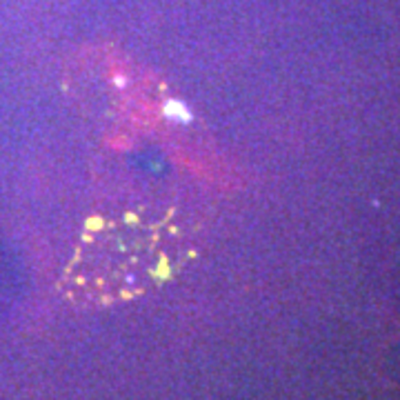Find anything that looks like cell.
I'll return each mask as SVG.
<instances>
[{
	"mask_svg": "<svg viewBox=\"0 0 400 400\" xmlns=\"http://www.w3.org/2000/svg\"><path fill=\"white\" fill-rule=\"evenodd\" d=\"M169 220L140 225L129 218L127 225L109 222L105 230L91 234L78 250V258H105L71 265V298L89 302L118 300L165 280L183 262L178 254L185 252L183 227H169Z\"/></svg>",
	"mask_w": 400,
	"mask_h": 400,
	"instance_id": "6da1fadb",
	"label": "cell"
}]
</instances>
